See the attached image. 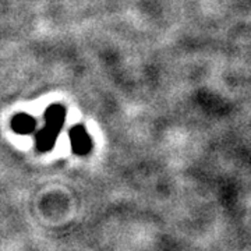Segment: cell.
Instances as JSON below:
<instances>
[{"instance_id":"7a4b0ae2","label":"cell","mask_w":251,"mask_h":251,"mask_svg":"<svg viewBox=\"0 0 251 251\" xmlns=\"http://www.w3.org/2000/svg\"><path fill=\"white\" fill-rule=\"evenodd\" d=\"M70 141H72L73 152L77 155H88L92 150V141L88 133L85 131V127L74 126L70 130Z\"/></svg>"},{"instance_id":"3957f363","label":"cell","mask_w":251,"mask_h":251,"mask_svg":"<svg viewBox=\"0 0 251 251\" xmlns=\"http://www.w3.org/2000/svg\"><path fill=\"white\" fill-rule=\"evenodd\" d=\"M36 120L29 115L20 113L17 116L13 117L11 120V128L18 134H29L35 130Z\"/></svg>"},{"instance_id":"6da1fadb","label":"cell","mask_w":251,"mask_h":251,"mask_svg":"<svg viewBox=\"0 0 251 251\" xmlns=\"http://www.w3.org/2000/svg\"><path fill=\"white\" fill-rule=\"evenodd\" d=\"M45 127L36 134V148L41 152H48L52 150L59 134L63 123H64V109L59 105H53L46 110Z\"/></svg>"}]
</instances>
